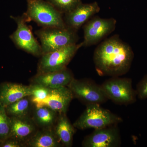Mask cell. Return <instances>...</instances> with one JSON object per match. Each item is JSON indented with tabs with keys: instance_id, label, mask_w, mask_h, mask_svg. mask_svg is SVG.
Returning <instances> with one entry per match:
<instances>
[{
	"instance_id": "9",
	"label": "cell",
	"mask_w": 147,
	"mask_h": 147,
	"mask_svg": "<svg viewBox=\"0 0 147 147\" xmlns=\"http://www.w3.org/2000/svg\"><path fill=\"white\" fill-rule=\"evenodd\" d=\"M116 21L114 18H92L84 27L83 46H90L100 41L115 30Z\"/></svg>"
},
{
	"instance_id": "12",
	"label": "cell",
	"mask_w": 147,
	"mask_h": 147,
	"mask_svg": "<svg viewBox=\"0 0 147 147\" xmlns=\"http://www.w3.org/2000/svg\"><path fill=\"white\" fill-rule=\"evenodd\" d=\"M99 11L100 7L96 2L81 3L72 10L65 13V23L67 27L76 31Z\"/></svg>"
},
{
	"instance_id": "7",
	"label": "cell",
	"mask_w": 147,
	"mask_h": 147,
	"mask_svg": "<svg viewBox=\"0 0 147 147\" xmlns=\"http://www.w3.org/2000/svg\"><path fill=\"white\" fill-rule=\"evenodd\" d=\"M73 94L86 105L100 104L108 100L101 86L88 79H74L68 86Z\"/></svg>"
},
{
	"instance_id": "17",
	"label": "cell",
	"mask_w": 147,
	"mask_h": 147,
	"mask_svg": "<svg viewBox=\"0 0 147 147\" xmlns=\"http://www.w3.org/2000/svg\"><path fill=\"white\" fill-rule=\"evenodd\" d=\"M26 147H62L56 136L53 127L38 129L34 135L26 143Z\"/></svg>"
},
{
	"instance_id": "2",
	"label": "cell",
	"mask_w": 147,
	"mask_h": 147,
	"mask_svg": "<svg viewBox=\"0 0 147 147\" xmlns=\"http://www.w3.org/2000/svg\"><path fill=\"white\" fill-rule=\"evenodd\" d=\"M62 13L44 0H27V10L24 15L28 22L33 21L42 28L67 27Z\"/></svg>"
},
{
	"instance_id": "18",
	"label": "cell",
	"mask_w": 147,
	"mask_h": 147,
	"mask_svg": "<svg viewBox=\"0 0 147 147\" xmlns=\"http://www.w3.org/2000/svg\"><path fill=\"white\" fill-rule=\"evenodd\" d=\"M59 114L47 106H34L31 117L38 127L49 128L54 127Z\"/></svg>"
},
{
	"instance_id": "6",
	"label": "cell",
	"mask_w": 147,
	"mask_h": 147,
	"mask_svg": "<svg viewBox=\"0 0 147 147\" xmlns=\"http://www.w3.org/2000/svg\"><path fill=\"white\" fill-rule=\"evenodd\" d=\"M101 86L108 99L117 104L128 105L137 100V92L132 88L131 79L113 77L105 81Z\"/></svg>"
},
{
	"instance_id": "23",
	"label": "cell",
	"mask_w": 147,
	"mask_h": 147,
	"mask_svg": "<svg viewBox=\"0 0 147 147\" xmlns=\"http://www.w3.org/2000/svg\"><path fill=\"white\" fill-rule=\"evenodd\" d=\"M136 91L137 96L139 99H147V74L137 84Z\"/></svg>"
},
{
	"instance_id": "8",
	"label": "cell",
	"mask_w": 147,
	"mask_h": 147,
	"mask_svg": "<svg viewBox=\"0 0 147 147\" xmlns=\"http://www.w3.org/2000/svg\"><path fill=\"white\" fill-rule=\"evenodd\" d=\"M11 18L17 24V28L10 36L15 45L29 54L41 57L42 53L40 44L34 37L31 28L27 25L28 21L25 15Z\"/></svg>"
},
{
	"instance_id": "5",
	"label": "cell",
	"mask_w": 147,
	"mask_h": 147,
	"mask_svg": "<svg viewBox=\"0 0 147 147\" xmlns=\"http://www.w3.org/2000/svg\"><path fill=\"white\" fill-rule=\"evenodd\" d=\"M82 46V42L79 44L75 43L43 54L38 64V73L60 71L65 68Z\"/></svg>"
},
{
	"instance_id": "3",
	"label": "cell",
	"mask_w": 147,
	"mask_h": 147,
	"mask_svg": "<svg viewBox=\"0 0 147 147\" xmlns=\"http://www.w3.org/2000/svg\"><path fill=\"white\" fill-rule=\"evenodd\" d=\"M35 34L40 42L42 55L75 44L78 40L76 31L67 27L42 28Z\"/></svg>"
},
{
	"instance_id": "11",
	"label": "cell",
	"mask_w": 147,
	"mask_h": 147,
	"mask_svg": "<svg viewBox=\"0 0 147 147\" xmlns=\"http://www.w3.org/2000/svg\"><path fill=\"white\" fill-rule=\"evenodd\" d=\"M73 98V94L68 87H61L52 89L46 98L34 105L36 107L47 106L59 114H66Z\"/></svg>"
},
{
	"instance_id": "15",
	"label": "cell",
	"mask_w": 147,
	"mask_h": 147,
	"mask_svg": "<svg viewBox=\"0 0 147 147\" xmlns=\"http://www.w3.org/2000/svg\"><path fill=\"white\" fill-rule=\"evenodd\" d=\"M31 94V85L5 82L0 85V103L5 107Z\"/></svg>"
},
{
	"instance_id": "19",
	"label": "cell",
	"mask_w": 147,
	"mask_h": 147,
	"mask_svg": "<svg viewBox=\"0 0 147 147\" xmlns=\"http://www.w3.org/2000/svg\"><path fill=\"white\" fill-rule=\"evenodd\" d=\"M34 105L30 96H28L7 105L5 107V110L9 117H31L34 109L32 107Z\"/></svg>"
},
{
	"instance_id": "16",
	"label": "cell",
	"mask_w": 147,
	"mask_h": 147,
	"mask_svg": "<svg viewBox=\"0 0 147 147\" xmlns=\"http://www.w3.org/2000/svg\"><path fill=\"white\" fill-rule=\"evenodd\" d=\"M53 129L56 136L63 146H72L73 136L75 133V127L69 121L66 114H59Z\"/></svg>"
},
{
	"instance_id": "1",
	"label": "cell",
	"mask_w": 147,
	"mask_h": 147,
	"mask_svg": "<svg viewBox=\"0 0 147 147\" xmlns=\"http://www.w3.org/2000/svg\"><path fill=\"white\" fill-rule=\"evenodd\" d=\"M134 56L131 47L118 37L114 36L98 46L95 50L94 61L100 75L117 77L129 71Z\"/></svg>"
},
{
	"instance_id": "22",
	"label": "cell",
	"mask_w": 147,
	"mask_h": 147,
	"mask_svg": "<svg viewBox=\"0 0 147 147\" xmlns=\"http://www.w3.org/2000/svg\"><path fill=\"white\" fill-rule=\"evenodd\" d=\"M32 94L30 97L34 104L44 100L50 94L52 89L38 84H31Z\"/></svg>"
},
{
	"instance_id": "13",
	"label": "cell",
	"mask_w": 147,
	"mask_h": 147,
	"mask_svg": "<svg viewBox=\"0 0 147 147\" xmlns=\"http://www.w3.org/2000/svg\"><path fill=\"white\" fill-rule=\"evenodd\" d=\"M74 79L67 67L60 71L37 74L31 79V84H38L50 89L67 87Z\"/></svg>"
},
{
	"instance_id": "20",
	"label": "cell",
	"mask_w": 147,
	"mask_h": 147,
	"mask_svg": "<svg viewBox=\"0 0 147 147\" xmlns=\"http://www.w3.org/2000/svg\"><path fill=\"white\" fill-rule=\"evenodd\" d=\"M10 129V117L5 107L0 103V144L9 137Z\"/></svg>"
},
{
	"instance_id": "10",
	"label": "cell",
	"mask_w": 147,
	"mask_h": 147,
	"mask_svg": "<svg viewBox=\"0 0 147 147\" xmlns=\"http://www.w3.org/2000/svg\"><path fill=\"white\" fill-rule=\"evenodd\" d=\"M121 144L119 130L115 125L95 129L82 144L84 147H117Z\"/></svg>"
},
{
	"instance_id": "24",
	"label": "cell",
	"mask_w": 147,
	"mask_h": 147,
	"mask_svg": "<svg viewBox=\"0 0 147 147\" xmlns=\"http://www.w3.org/2000/svg\"><path fill=\"white\" fill-rule=\"evenodd\" d=\"M26 147L24 143L18 140L9 137L0 144V147Z\"/></svg>"
},
{
	"instance_id": "21",
	"label": "cell",
	"mask_w": 147,
	"mask_h": 147,
	"mask_svg": "<svg viewBox=\"0 0 147 147\" xmlns=\"http://www.w3.org/2000/svg\"><path fill=\"white\" fill-rule=\"evenodd\" d=\"M61 13H66L72 10L80 3L81 0H46Z\"/></svg>"
},
{
	"instance_id": "14",
	"label": "cell",
	"mask_w": 147,
	"mask_h": 147,
	"mask_svg": "<svg viewBox=\"0 0 147 147\" xmlns=\"http://www.w3.org/2000/svg\"><path fill=\"white\" fill-rule=\"evenodd\" d=\"M10 117L11 129L9 137L18 140L26 145V143L37 131L38 127L31 117Z\"/></svg>"
},
{
	"instance_id": "4",
	"label": "cell",
	"mask_w": 147,
	"mask_h": 147,
	"mask_svg": "<svg viewBox=\"0 0 147 147\" xmlns=\"http://www.w3.org/2000/svg\"><path fill=\"white\" fill-rule=\"evenodd\" d=\"M86 106L84 113L74 123L75 128L97 129L115 125L122 121L120 117L100 107L99 104H90Z\"/></svg>"
}]
</instances>
